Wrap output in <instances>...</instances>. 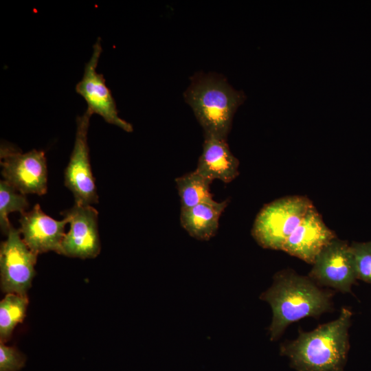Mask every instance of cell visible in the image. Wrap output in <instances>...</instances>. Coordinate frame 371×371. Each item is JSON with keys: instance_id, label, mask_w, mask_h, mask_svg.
I'll return each mask as SVG.
<instances>
[{"instance_id": "cell-1", "label": "cell", "mask_w": 371, "mask_h": 371, "mask_svg": "<svg viewBox=\"0 0 371 371\" xmlns=\"http://www.w3.org/2000/svg\"><path fill=\"white\" fill-rule=\"evenodd\" d=\"M333 293L324 290L308 276H300L292 270L276 273L270 288L260 298L268 302L273 317L269 327L270 340H277L291 324L301 319L318 318L332 309Z\"/></svg>"}, {"instance_id": "cell-2", "label": "cell", "mask_w": 371, "mask_h": 371, "mask_svg": "<svg viewBox=\"0 0 371 371\" xmlns=\"http://www.w3.org/2000/svg\"><path fill=\"white\" fill-rule=\"evenodd\" d=\"M352 313L343 307L337 319L282 344L280 355L297 371H343L350 348L348 329Z\"/></svg>"}, {"instance_id": "cell-3", "label": "cell", "mask_w": 371, "mask_h": 371, "mask_svg": "<svg viewBox=\"0 0 371 371\" xmlns=\"http://www.w3.org/2000/svg\"><path fill=\"white\" fill-rule=\"evenodd\" d=\"M184 98L204 131L227 139L237 108L245 100L225 79L216 74H198L191 80Z\"/></svg>"}, {"instance_id": "cell-4", "label": "cell", "mask_w": 371, "mask_h": 371, "mask_svg": "<svg viewBox=\"0 0 371 371\" xmlns=\"http://www.w3.org/2000/svg\"><path fill=\"white\" fill-rule=\"evenodd\" d=\"M313 207V202L304 196L274 200L263 206L257 214L251 235L262 248L282 251L288 238Z\"/></svg>"}, {"instance_id": "cell-5", "label": "cell", "mask_w": 371, "mask_h": 371, "mask_svg": "<svg viewBox=\"0 0 371 371\" xmlns=\"http://www.w3.org/2000/svg\"><path fill=\"white\" fill-rule=\"evenodd\" d=\"M1 175L4 181L25 195L42 196L47 190V168L43 150L33 149L23 153L9 144L0 150Z\"/></svg>"}, {"instance_id": "cell-6", "label": "cell", "mask_w": 371, "mask_h": 371, "mask_svg": "<svg viewBox=\"0 0 371 371\" xmlns=\"http://www.w3.org/2000/svg\"><path fill=\"white\" fill-rule=\"evenodd\" d=\"M6 235L0 247L1 289L6 294L27 296L36 275L38 255L26 245L19 229L12 226Z\"/></svg>"}, {"instance_id": "cell-7", "label": "cell", "mask_w": 371, "mask_h": 371, "mask_svg": "<svg viewBox=\"0 0 371 371\" xmlns=\"http://www.w3.org/2000/svg\"><path fill=\"white\" fill-rule=\"evenodd\" d=\"M92 113L87 109L76 119L74 146L65 170V185L74 194L75 204L91 205L98 196L89 161L87 134Z\"/></svg>"}, {"instance_id": "cell-8", "label": "cell", "mask_w": 371, "mask_h": 371, "mask_svg": "<svg viewBox=\"0 0 371 371\" xmlns=\"http://www.w3.org/2000/svg\"><path fill=\"white\" fill-rule=\"evenodd\" d=\"M308 276L318 286L350 293L357 275L350 245L337 237L318 254Z\"/></svg>"}, {"instance_id": "cell-9", "label": "cell", "mask_w": 371, "mask_h": 371, "mask_svg": "<svg viewBox=\"0 0 371 371\" xmlns=\"http://www.w3.org/2000/svg\"><path fill=\"white\" fill-rule=\"evenodd\" d=\"M102 51L99 37L93 45L91 58L85 65L83 77L76 86V91L85 99L87 109L93 114L100 115L109 124L126 132H132V125L119 117L115 101L106 85L103 75L96 71Z\"/></svg>"}, {"instance_id": "cell-10", "label": "cell", "mask_w": 371, "mask_h": 371, "mask_svg": "<svg viewBox=\"0 0 371 371\" xmlns=\"http://www.w3.org/2000/svg\"><path fill=\"white\" fill-rule=\"evenodd\" d=\"M61 214L68 218L70 228L63 239L59 254L81 259L97 257L101 249L98 210L91 205L74 204Z\"/></svg>"}, {"instance_id": "cell-11", "label": "cell", "mask_w": 371, "mask_h": 371, "mask_svg": "<svg viewBox=\"0 0 371 371\" xmlns=\"http://www.w3.org/2000/svg\"><path fill=\"white\" fill-rule=\"evenodd\" d=\"M337 235L312 207L284 243L282 251L313 265L321 251Z\"/></svg>"}, {"instance_id": "cell-12", "label": "cell", "mask_w": 371, "mask_h": 371, "mask_svg": "<svg viewBox=\"0 0 371 371\" xmlns=\"http://www.w3.org/2000/svg\"><path fill=\"white\" fill-rule=\"evenodd\" d=\"M19 223L23 240L32 252L37 255L50 251L59 254L68 218L55 220L36 204L31 211L21 214Z\"/></svg>"}, {"instance_id": "cell-13", "label": "cell", "mask_w": 371, "mask_h": 371, "mask_svg": "<svg viewBox=\"0 0 371 371\" xmlns=\"http://www.w3.org/2000/svg\"><path fill=\"white\" fill-rule=\"evenodd\" d=\"M203 150L195 170L213 181L230 183L239 175V161L232 154L224 138L204 135Z\"/></svg>"}, {"instance_id": "cell-14", "label": "cell", "mask_w": 371, "mask_h": 371, "mask_svg": "<svg viewBox=\"0 0 371 371\" xmlns=\"http://www.w3.org/2000/svg\"><path fill=\"white\" fill-rule=\"evenodd\" d=\"M228 203L229 200L226 199L181 209V225L190 236L199 240H208L216 234L220 217Z\"/></svg>"}, {"instance_id": "cell-15", "label": "cell", "mask_w": 371, "mask_h": 371, "mask_svg": "<svg viewBox=\"0 0 371 371\" xmlns=\"http://www.w3.org/2000/svg\"><path fill=\"white\" fill-rule=\"evenodd\" d=\"M181 203V209L189 208L201 203L216 201L210 192V180L195 170L175 179Z\"/></svg>"}, {"instance_id": "cell-16", "label": "cell", "mask_w": 371, "mask_h": 371, "mask_svg": "<svg viewBox=\"0 0 371 371\" xmlns=\"http://www.w3.org/2000/svg\"><path fill=\"white\" fill-rule=\"evenodd\" d=\"M28 305L27 296L7 293L0 302V339L8 341L18 324L25 317Z\"/></svg>"}, {"instance_id": "cell-17", "label": "cell", "mask_w": 371, "mask_h": 371, "mask_svg": "<svg viewBox=\"0 0 371 371\" xmlns=\"http://www.w3.org/2000/svg\"><path fill=\"white\" fill-rule=\"evenodd\" d=\"M28 205L25 195L16 191L4 180L0 181V226L4 234H7L12 227L9 214L14 212L23 214Z\"/></svg>"}, {"instance_id": "cell-18", "label": "cell", "mask_w": 371, "mask_h": 371, "mask_svg": "<svg viewBox=\"0 0 371 371\" xmlns=\"http://www.w3.org/2000/svg\"><path fill=\"white\" fill-rule=\"evenodd\" d=\"M357 280L371 284V240L350 245Z\"/></svg>"}, {"instance_id": "cell-19", "label": "cell", "mask_w": 371, "mask_h": 371, "mask_svg": "<svg viewBox=\"0 0 371 371\" xmlns=\"http://www.w3.org/2000/svg\"><path fill=\"white\" fill-rule=\"evenodd\" d=\"M25 357L14 347L0 343V371H20L25 365Z\"/></svg>"}]
</instances>
